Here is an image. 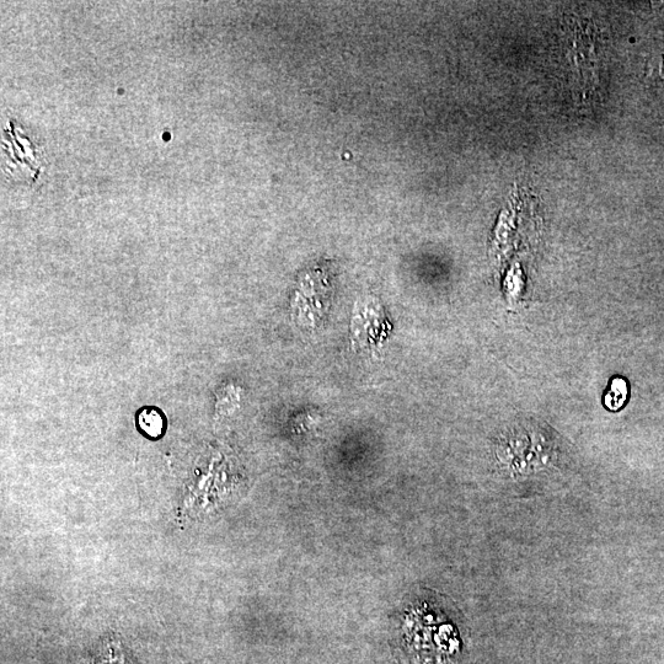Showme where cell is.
Instances as JSON below:
<instances>
[{
	"label": "cell",
	"mask_w": 664,
	"mask_h": 664,
	"mask_svg": "<svg viewBox=\"0 0 664 664\" xmlns=\"http://www.w3.org/2000/svg\"><path fill=\"white\" fill-rule=\"evenodd\" d=\"M137 420L139 428L149 438L158 439L164 435L166 421L158 409H142L139 411Z\"/></svg>",
	"instance_id": "1"
},
{
	"label": "cell",
	"mask_w": 664,
	"mask_h": 664,
	"mask_svg": "<svg viewBox=\"0 0 664 664\" xmlns=\"http://www.w3.org/2000/svg\"><path fill=\"white\" fill-rule=\"evenodd\" d=\"M629 388L628 383L623 378H614L608 392L604 395V404L609 410L618 411L628 400Z\"/></svg>",
	"instance_id": "2"
},
{
	"label": "cell",
	"mask_w": 664,
	"mask_h": 664,
	"mask_svg": "<svg viewBox=\"0 0 664 664\" xmlns=\"http://www.w3.org/2000/svg\"><path fill=\"white\" fill-rule=\"evenodd\" d=\"M93 664H128L125 653H123L119 644L110 642L105 649L99 652Z\"/></svg>",
	"instance_id": "3"
}]
</instances>
